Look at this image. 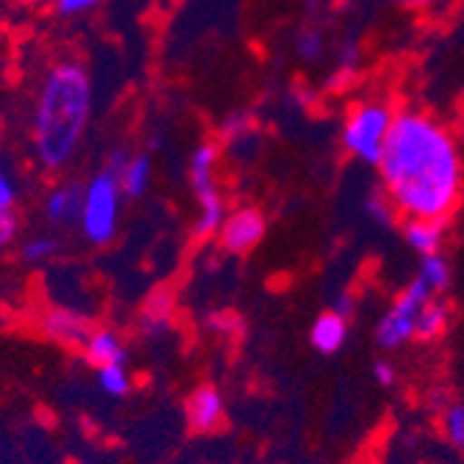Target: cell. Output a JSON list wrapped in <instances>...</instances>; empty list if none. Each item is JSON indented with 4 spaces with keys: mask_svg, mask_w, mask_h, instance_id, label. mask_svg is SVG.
<instances>
[{
    "mask_svg": "<svg viewBox=\"0 0 464 464\" xmlns=\"http://www.w3.org/2000/svg\"><path fill=\"white\" fill-rule=\"evenodd\" d=\"M392 120H395V108L382 100L354 102L340 133L345 152L368 166H379Z\"/></svg>",
    "mask_w": 464,
    "mask_h": 464,
    "instance_id": "277c9868",
    "label": "cell"
},
{
    "mask_svg": "<svg viewBox=\"0 0 464 464\" xmlns=\"http://www.w3.org/2000/svg\"><path fill=\"white\" fill-rule=\"evenodd\" d=\"M86 348V360L97 368L105 365H125V348L120 343V337L111 332H94L89 334V340L83 343Z\"/></svg>",
    "mask_w": 464,
    "mask_h": 464,
    "instance_id": "5bb4252c",
    "label": "cell"
},
{
    "mask_svg": "<svg viewBox=\"0 0 464 464\" xmlns=\"http://www.w3.org/2000/svg\"><path fill=\"white\" fill-rule=\"evenodd\" d=\"M100 387L111 395H125L130 390V379L125 373V365H105L100 368Z\"/></svg>",
    "mask_w": 464,
    "mask_h": 464,
    "instance_id": "44dd1931",
    "label": "cell"
},
{
    "mask_svg": "<svg viewBox=\"0 0 464 464\" xmlns=\"http://www.w3.org/2000/svg\"><path fill=\"white\" fill-rule=\"evenodd\" d=\"M17 213L12 208H0V249H6L17 236Z\"/></svg>",
    "mask_w": 464,
    "mask_h": 464,
    "instance_id": "d4e9b609",
    "label": "cell"
},
{
    "mask_svg": "<svg viewBox=\"0 0 464 464\" xmlns=\"http://www.w3.org/2000/svg\"><path fill=\"white\" fill-rule=\"evenodd\" d=\"M218 158H221V147L216 141H202L194 152H191V163H188V180H191V191L205 194L210 188H216V169H218Z\"/></svg>",
    "mask_w": 464,
    "mask_h": 464,
    "instance_id": "ba28073f",
    "label": "cell"
},
{
    "mask_svg": "<svg viewBox=\"0 0 464 464\" xmlns=\"http://www.w3.org/2000/svg\"><path fill=\"white\" fill-rule=\"evenodd\" d=\"M354 78H357L354 70H340V67H334V72L326 78V89L329 92H345L348 86L354 83Z\"/></svg>",
    "mask_w": 464,
    "mask_h": 464,
    "instance_id": "83f0119b",
    "label": "cell"
},
{
    "mask_svg": "<svg viewBox=\"0 0 464 464\" xmlns=\"http://www.w3.org/2000/svg\"><path fill=\"white\" fill-rule=\"evenodd\" d=\"M326 53V36L318 25H307L296 34V55L307 64H315L321 62Z\"/></svg>",
    "mask_w": 464,
    "mask_h": 464,
    "instance_id": "ac0fdd59",
    "label": "cell"
},
{
    "mask_svg": "<svg viewBox=\"0 0 464 464\" xmlns=\"http://www.w3.org/2000/svg\"><path fill=\"white\" fill-rule=\"evenodd\" d=\"M345 332H348L345 329V318H340L337 313H324L313 324L310 343L318 348L321 354H334V352H340V345L345 343Z\"/></svg>",
    "mask_w": 464,
    "mask_h": 464,
    "instance_id": "2e32d148",
    "label": "cell"
},
{
    "mask_svg": "<svg viewBox=\"0 0 464 464\" xmlns=\"http://www.w3.org/2000/svg\"><path fill=\"white\" fill-rule=\"evenodd\" d=\"M174 307H178V299H174V290L171 287H158L150 294V299L144 302L141 310V329L147 334H158L171 324Z\"/></svg>",
    "mask_w": 464,
    "mask_h": 464,
    "instance_id": "7c38bea8",
    "label": "cell"
},
{
    "mask_svg": "<svg viewBox=\"0 0 464 464\" xmlns=\"http://www.w3.org/2000/svg\"><path fill=\"white\" fill-rule=\"evenodd\" d=\"M224 418V401L221 392L213 384H202L188 398V420L194 431H216Z\"/></svg>",
    "mask_w": 464,
    "mask_h": 464,
    "instance_id": "52a82bcc",
    "label": "cell"
},
{
    "mask_svg": "<svg viewBox=\"0 0 464 464\" xmlns=\"http://www.w3.org/2000/svg\"><path fill=\"white\" fill-rule=\"evenodd\" d=\"M81 199H83V186L62 183L47 194L44 213L53 224H75L81 218Z\"/></svg>",
    "mask_w": 464,
    "mask_h": 464,
    "instance_id": "9c48e42d",
    "label": "cell"
},
{
    "mask_svg": "<svg viewBox=\"0 0 464 464\" xmlns=\"http://www.w3.org/2000/svg\"><path fill=\"white\" fill-rule=\"evenodd\" d=\"M0 141H4V120H0Z\"/></svg>",
    "mask_w": 464,
    "mask_h": 464,
    "instance_id": "836d02e7",
    "label": "cell"
},
{
    "mask_svg": "<svg viewBox=\"0 0 464 464\" xmlns=\"http://www.w3.org/2000/svg\"><path fill=\"white\" fill-rule=\"evenodd\" d=\"M445 434L456 448H464V406L456 403L445 412Z\"/></svg>",
    "mask_w": 464,
    "mask_h": 464,
    "instance_id": "7402d4cb",
    "label": "cell"
},
{
    "mask_svg": "<svg viewBox=\"0 0 464 464\" xmlns=\"http://www.w3.org/2000/svg\"><path fill=\"white\" fill-rule=\"evenodd\" d=\"M445 403H448V390L437 387V390L431 392V406H437V410H440V406H445Z\"/></svg>",
    "mask_w": 464,
    "mask_h": 464,
    "instance_id": "1f68e13d",
    "label": "cell"
},
{
    "mask_svg": "<svg viewBox=\"0 0 464 464\" xmlns=\"http://www.w3.org/2000/svg\"><path fill=\"white\" fill-rule=\"evenodd\" d=\"M53 252H55V241L47 238V236H39V238L28 241L25 249H23L25 260H31V263H42V260L53 257Z\"/></svg>",
    "mask_w": 464,
    "mask_h": 464,
    "instance_id": "cb8c5ba5",
    "label": "cell"
},
{
    "mask_svg": "<svg viewBox=\"0 0 464 464\" xmlns=\"http://www.w3.org/2000/svg\"><path fill=\"white\" fill-rule=\"evenodd\" d=\"M445 236V221H406L403 227V238L415 252H420L423 257L437 255L440 244Z\"/></svg>",
    "mask_w": 464,
    "mask_h": 464,
    "instance_id": "9a60e30c",
    "label": "cell"
},
{
    "mask_svg": "<svg viewBox=\"0 0 464 464\" xmlns=\"http://www.w3.org/2000/svg\"><path fill=\"white\" fill-rule=\"evenodd\" d=\"M44 332L64 345H83L92 334L86 318H81L72 310H50L44 315Z\"/></svg>",
    "mask_w": 464,
    "mask_h": 464,
    "instance_id": "30bf717a",
    "label": "cell"
},
{
    "mask_svg": "<svg viewBox=\"0 0 464 464\" xmlns=\"http://www.w3.org/2000/svg\"><path fill=\"white\" fill-rule=\"evenodd\" d=\"M0 169H4V166H0Z\"/></svg>",
    "mask_w": 464,
    "mask_h": 464,
    "instance_id": "d590c367",
    "label": "cell"
},
{
    "mask_svg": "<svg viewBox=\"0 0 464 464\" xmlns=\"http://www.w3.org/2000/svg\"><path fill=\"white\" fill-rule=\"evenodd\" d=\"M94 116V81L78 58H55L42 72L31 102V150L44 171L67 169Z\"/></svg>",
    "mask_w": 464,
    "mask_h": 464,
    "instance_id": "7a4b0ae2",
    "label": "cell"
},
{
    "mask_svg": "<svg viewBox=\"0 0 464 464\" xmlns=\"http://www.w3.org/2000/svg\"><path fill=\"white\" fill-rule=\"evenodd\" d=\"M429 296H431V287L420 276L403 290L395 307L376 326V340L382 348H398L401 343H406L415 334L418 313L429 304Z\"/></svg>",
    "mask_w": 464,
    "mask_h": 464,
    "instance_id": "5b68a950",
    "label": "cell"
},
{
    "mask_svg": "<svg viewBox=\"0 0 464 464\" xmlns=\"http://www.w3.org/2000/svg\"><path fill=\"white\" fill-rule=\"evenodd\" d=\"M360 58H362V50L354 39H345L337 50V67L340 70H360Z\"/></svg>",
    "mask_w": 464,
    "mask_h": 464,
    "instance_id": "603a6c76",
    "label": "cell"
},
{
    "mask_svg": "<svg viewBox=\"0 0 464 464\" xmlns=\"http://www.w3.org/2000/svg\"><path fill=\"white\" fill-rule=\"evenodd\" d=\"M23 4H36V0H23Z\"/></svg>",
    "mask_w": 464,
    "mask_h": 464,
    "instance_id": "e575fe53",
    "label": "cell"
},
{
    "mask_svg": "<svg viewBox=\"0 0 464 464\" xmlns=\"http://www.w3.org/2000/svg\"><path fill=\"white\" fill-rule=\"evenodd\" d=\"M365 208H368V213H371L376 221H382V224H390V221L395 218V208H392V202H390L387 197H371Z\"/></svg>",
    "mask_w": 464,
    "mask_h": 464,
    "instance_id": "484cf974",
    "label": "cell"
},
{
    "mask_svg": "<svg viewBox=\"0 0 464 464\" xmlns=\"http://www.w3.org/2000/svg\"><path fill=\"white\" fill-rule=\"evenodd\" d=\"M255 120L249 111H232L227 113L221 125H218V147H229V150H244L249 139H255Z\"/></svg>",
    "mask_w": 464,
    "mask_h": 464,
    "instance_id": "4fadbf2b",
    "label": "cell"
},
{
    "mask_svg": "<svg viewBox=\"0 0 464 464\" xmlns=\"http://www.w3.org/2000/svg\"><path fill=\"white\" fill-rule=\"evenodd\" d=\"M352 310H354V299L345 294V296H340V299H337V304H334V310H332V313H337L340 318H348V315H352Z\"/></svg>",
    "mask_w": 464,
    "mask_h": 464,
    "instance_id": "f546056e",
    "label": "cell"
},
{
    "mask_svg": "<svg viewBox=\"0 0 464 464\" xmlns=\"http://www.w3.org/2000/svg\"><path fill=\"white\" fill-rule=\"evenodd\" d=\"M431 290H445L450 285V266L445 257L440 255H429L423 257V266H420V274H418Z\"/></svg>",
    "mask_w": 464,
    "mask_h": 464,
    "instance_id": "d6986e66",
    "label": "cell"
},
{
    "mask_svg": "<svg viewBox=\"0 0 464 464\" xmlns=\"http://www.w3.org/2000/svg\"><path fill=\"white\" fill-rule=\"evenodd\" d=\"M379 171L387 199L406 221H445L464 191L453 136L423 111H395Z\"/></svg>",
    "mask_w": 464,
    "mask_h": 464,
    "instance_id": "6da1fadb",
    "label": "cell"
},
{
    "mask_svg": "<svg viewBox=\"0 0 464 464\" xmlns=\"http://www.w3.org/2000/svg\"><path fill=\"white\" fill-rule=\"evenodd\" d=\"M448 326V310L445 304L440 302H429L420 313H418V321H415V334L418 340H434L445 332Z\"/></svg>",
    "mask_w": 464,
    "mask_h": 464,
    "instance_id": "e0dca14e",
    "label": "cell"
},
{
    "mask_svg": "<svg viewBox=\"0 0 464 464\" xmlns=\"http://www.w3.org/2000/svg\"><path fill=\"white\" fill-rule=\"evenodd\" d=\"M152 183V158L147 152L130 155L120 166V188L125 199H141Z\"/></svg>",
    "mask_w": 464,
    "mask_h": 464,
    "instance_id": "8fae6325",
    "label": "cell"
},
{
    "mask_svg": "<svg viewBox=\"0 0 464 464\" xmlns=\"http://www.w3.org/2000/svg\"><path fill=\"white\" fill-rule=\"evenodd\" d=\"M102 6V0H50V9L62 20H78Z\"/></svg>",
    "mask_w": 464,
    "mask_h": 464,
    "instance_id": "ffe728a7",
    "label": "cell"
},
{
    "mask_svg": "<svg viewBox=\"0 0 464 464\" xmlns=\"http://www.w3.org/2000/svg\"><path fill=\"white\" fill-rule=\"evenodd\" d=\"M294 100H296L299 108H310V105L315 102V94H313L310 89H296V92H294Z\"/></svg>",
    "mask_w": 464,
    "mask_h": 464,
    "instance_id": "4dcf8cb0",
    "label": "cell"
},
{
    "mask_svg": "<svg viewBox=\"0 0 464 464\" xmlns=\"http://www.w3.org/2000/svg\"><path fill=\"white\" fill-rule=\"evenodd\" d=\"M266 216L257 208H238L229 210L227 218L218 227V244L229 252V255H249L257 249V244L266 238Z\"/></svg>",
    "mask_w": 464,
    "mask_h": 464,
    "instance_id": "8992f818",
    "label": "cell"
},
{
    "mask_svg": "<svg viewBox=\"0 0 464 464\" xmlns=\"http://www.w3.org/2000/svg\"><path fill=\"white\" fill-rule=\"evenodd\" d=\"M321 4H324V0H307V9H310V12H315Z\"/></svg>",
    "mask_w": 464,
    "mask_h": 464,
    "instance_id": "d6a6232c",
    "label": "cell"
},
{
    "mask_svg": "<svg viewBox=\"0 0 464 464\" xmlns=\"http://www.w3.org/2000/svg\"><path fill=\"white\" fill-rule=\"evenodd\" d=\"M125 160V152H113L108 163L83 186L81 199V229L94 246H105L116 236L122 210V188H120V166Z\"/></svg>",
    "mask_w": 464,
    "mask_h": 464,
    "instance_id": "3957f363",
    "label": "cell"
},
{
    "mask_svg": "<svg viewBox=\"0 0 464 464\" xmlns=\"http://www.w3.org/2000/svg\"><path fill=\"white\" fill-rule=\"evenodd\" d=\"M14 202H17V186L6 174V169H0V208L14 210Z\"/></svg>",
    "mask_w": 464,
    "mask_h": 464,
    "instance_id": "4316f807",
    "label": "cell"
},
{
    "mask_svg": "<svg viewBox=\"0 0 464 464\" xmlns=\"http://www.w3.org/2000/svg\"><path fill=\"white\" fill-rule=\"evenodd\" d=\"M373 376H376V382H379V384H384V387H390V384L395 382V368H392L390 362H384V360H379V362L373 365Z\"/></svg>",
    "mask_w": 464,
    "mask_h": 464,
    "instance_id": "f1b7e54d",
    "label": "cell"
}]
</instances>
